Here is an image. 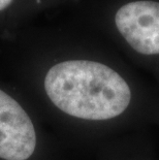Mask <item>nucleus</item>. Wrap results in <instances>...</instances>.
I'll return each instance as SVG.
<instances>
[{
    "mask_svg": "<svg viewBox=\"0 0 159 160\" xmlns=\"http://www.w3.org/2000/svg\"><path fill=\"white\" fill-rule=\"evenodd\" d=\"M45 89L59 110L85 120H107L131 100L128 84L113 68L89 60H69L51 67Z\"/></svg>",
    "mask_w": 159,
    "mask_h": 160,
    "instance_id": "1",
    "label": "nucleus"
},
{
    "mask_svg": "<svg viewBox=\"0 0 159 160\" xmlns=\"http://www.w3.org/2000/svg\"><path fill=\"white\" fill-rule=\"evenodd\" d=\"M115 23L118 31L137 52L159 54V2L127 3L117 11Z\"/></svg>",
    "mask_w": 159,
    "mask_h": 160,
    "instance_id": "2",
    "label": "nucleus"
},
{
    "mask_svg": "<svg viewBox=\"0 0 159 160\" xmlns=\"http://www.w3.org/2000/svg\"><path fill=\"white\" fill-rule=\"evenodd\" d=\"M36 146L34 126L21 105L0 90V158L26 160Z\"/></svg>",
    "mask_w": 159,
    "mask_h": 160,
    "instance_id": "3",
    "label": "nucleus"
},
{
    "mask_svg": "<svg viewBox=\"0 0 159 160\" xmlns=\"http://www.w3.org/2000/svg\"><path fill=\"white\" fill-rule=\"evenodd\" d=\"M12 2V0H0V12L5 9Z\"/></svg>",
    "mask_w": 159,
    "mask_h": 160,
    "instance_id": "4",
    "label": "nucleus"
}]
</instances>
